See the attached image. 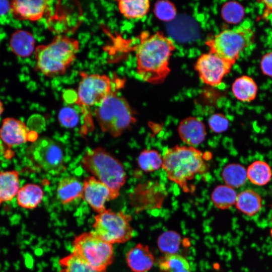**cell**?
Masks as SVG:
<instances>
[{
  "instance_id": "27",
  "label": "cell",
  "mask_w": 272,
  "mask_h": 272,
  "mask_svg": "<svg viewBox=\"0 0 272 272\" xmlns=\"http://www.w3.org/2000/svg\"><path fill=\"white\" fill-rule=\"evenodd\" d=\"M221 175L225 184L233 188L242 186L247 179L246 169L238 163H231L225 166Z\"/></svg>"
},
{
  "instance_id": "13",
  "label": "cell",
  "mask_w": 272,
  "mask_h": 272,
  "mask_svg": "<svg viewBox=\"0 0 272 272\" xmlns=\"http://www.w3.org/2000/svg\"><path fill=\"white\" fill-rule=\"evenodd\" d=\"M38 134L30 130L26 124L19 119L7 117L3 119L0 127V139L9 148L27 142H34Z\"/></svg>"
},
{
  "instance_id": "12",
  "label": "cell",
  "mask_w": 272,
  "mask_h": 272,
  "mask_svg": "<svg viewBox=\"0 0 272 272\" xmlns=\"http://www.w3.org/2000/svg\"><path fill=\"white\" fill-rule=\"evenodd\" d=\"M233 65L209 52L202 54L198 57L195 64V69L203 83L211 86H217L230 72Z\"/></svg>"
},
{
  "instance_id": "15",
  "label": "cell",
  "mask_w": 272,
  "mask_h": 272,
  "mask_svg": "<svg viewBox=\"0 0 272 272\" xmlns=\"http://www.w3.org/2000/svg\"><path fill=\"white\" fill-rule=\"evenodd\" d=\"M50 3L44 0H15L11 2V11L19 20L35 21L47 13Z\"/></svg>"
},
{
  "instance_id": "19",
  "label": "cell",
  "mask_w": 272,
  "mask_h": 272,
  "mask_svg": "<svg viewBox=\"0 0 272 272\" xmlns=\"http://www.w3.org/2000/svg\"><path fill=\"white\" fill-rule=\"evenodd\" d=\"M235 206L240 213L252 217L257 215L261 209L262 199L257 192L247 189L238 194Z\"/></svg>"
},
{
  "instance_id": "40",
  "label": "cell",
  "mask_w": 272,
  "mask_h": 272,
  "mask_svg": "<svg viewBox=\"0 0 272 272\" xmlns=\"http://www.w3.org/2000/svg\"><path fill=\"white\" fill-rule=\"evenodd\" d=\"M4 109V106H3V104L1 102V101L0 100V116L2 114V113L3 112Z\"/></svg>"
},
{
  "instance_id": "34",
  "label": "cell",
  "mask_w": 272,
  "mask_h": 272,
  "mask_svg": "<svg viewBox=\"0 0 272 272\" xmlns=\"http://www.w3.org/2000/svg\"><path fill=\"white\" fill-rule=\"evenodd\" d=\"M208 125L213 132L221 133L227 130L229 121L225 115L217 113L210 116L208 120Z\"/></svg>"
},
{
  "instance_id": "37",
  "label": "cell",
  "mask_w": 272,
  "mask_h": 272,
  "mask_svg": "<svg viewBox=\"0 0 272 272\" xmlns=\"http://www.w3.org/2000/svg\"><path fill=\"white\" fill-rule=\"evenodd\" d=\"M11 11V3L7 1H0V16Z\"/></svg>"
},
{
  "instance_id": "28",
  "label": "cell",
  "mask_w": 272,
  "mask_h": 272,
  "mask_svg": "<svg viewBox=\"0 0 272 272\" xmlns=\"http://www.w3.org/2000/svg\"><path fill=\"white\" fill-rule=\"evenodd\" d=\"M161 272H191L188 260L178 253L164 254L159 261Z\"/></svg>"
},
{
  "instance_id": "7",
  "label": "cell",
  "mask_w": 272,
  "mask_h": 272,
  "mask_svg": "<svg viewBox=\"0 0 272 272\" xmlns=\"http://www.w3.org/2000/svg\"><path fill=\"white\" fill-rule=\"evenodd\" d=\"M73 247V253L97 270H106L113 261L112 244L103 240L94 231L76 236Z\"/></svg>"
},
{
  "instance_id": "22",
  "label": "cell",
  "mask_w": 272,
  "mask_h": 272,
  "mask_svg": "<svg viewBox=\"0 0 272 272\" xmlns=\"http://www.w3.org/2000/svg\"><path fill=\"white\" fill-rule=\"evenodd\" d=\"M19 185L17 171H0V205L13 199L18 193Z\"/></svg>"
},
{
  "instance_id": "30",
  "label": "cell",
  "mask_w": 272,
  "mask_h": 272,
  "mask_svg": "<svg viewBox=\"0 0 272 272\" xmlns=\"http://www.w3.org/2000/svg\"><path fill=\"white\" fill-rule=\"evenodd\" d=\"M139 167L145 172H152L162 168L163 157L159 152L154 149H145L138 158Z\"/></svg>"
},
{
  "instance_id": "29",
  "label": "cell",
  "mask_w": 272,
  "mask_h": 272,
  "mask_svg": "<svg viewBox=\"0 0 272 272\" xmlns=\"http://www.w3.org/2000/svg\"><path fill=\"white\" fill-rule=\"evenodd\" d=\"M58 263L59 272H106V270H99L93 268L73 252L60 258Z\"/></svg>"
},
{
  "instance_id": "16",
  "label": "cell",
  "mask_w": 272,
  "mask_h": 272,
  "mask_svg": "<svg viewBox=\"0 0 272 272\" xmlns=\"http://www.w3.org/2000/svg\"><path fill=\"white\" fill-rule=\"evenodd\" d=\"M181 140L189 146L194 147L201 144L207 134L203 122L194 116H189L182 119L177 128Z\"/></svg>"
},
{
  "instance_id": "21",
  "label": "cell",
  "mask_w": 272,
  "mask_h": 272,
  "mask_svg": "<svg viewBox=\"0 0 272 272\" xmlns=\"http://www.w3.org/2000/svg\"><path fill=\"white\" fill-rule=\"evenodd\" d=\"M44 195L42 188L38 184L28 183L19 189L17 194L18 205L26 209H34L41 202Z\"/></svg>"
},
{
  "instance_id": "17",
  "label": "cell",
  "mask_w": 272,
  "mask_h": 272,
  "mask_svg": "<svg viewBox=\"0 0 272 272\" xmlns=\"http://www.w3.org/2000/svg\"><path fill=\"white\" fill-rule=\"evenodd\" d=\"M128 266L133 272H147L153 267L155 257L148 245L137 244L126 254Z\"/></svg>"
},
{
  "instance_id": "9",
  "label": "cell",
  "mask_w": 272,
  "mask_h": 272,
  "mask_svg": "<svg viewBox=\"0 0 272 272\" xmlns=\"http://www.w3.org/2000/svg\"><path fill=\"white\" fill-rule=\"evenodd\" d=\"M77 99L75 102L80 108L86 123L92 122L90 108L97 106L114 90L110 78L105 75L80 74Z\"/></svg>"
},
{
  "instance_id": "36",
  "label": "cell",
  "mask_w": 272,
  "mask_h": 272,
  "mask_svg": "<svg viewBox=\"0 0 272 272\" xmlns=\"http://www.w3.org/2000/svg\"><path fill=\"white\" fill-rule=\"evenodd\" d=\"M260 64L262 73L272 78V51L266 53L262 56Z\"/></svg>"
},
{
  "instance_id": "5",
  "label": "cell",
  "mask_w": 272,
  "mask_h": 272,
  "mask_svg": "<svg viewBox=\"0 0 272 272\" xmlns=\"http://www.w3.org/2000/svg\"><path fill=\"white\" fill-rule=\"evenodd\" d=\"M94 113L101 130L113 138L120 137L137 122L128 102L114 90L96 106Z\"/></svg>"
},
{
  "instance_id": "24",
  "label": "cell",
  "mask_w": 272,
  "mask_h": 272,
  "mask_svg": "<svg viewBox=\"0 0 272 272\" xmlns=\"http://www.w3.org/2000/svg\"><path fill=\"white\" fill-rule=\"evenodd\" d=\"M238 194L234 188L226 184L217 186L211 193V199L218 209H230L235 205Z\"/></svg>"
},
{
  "instance_id": "4",
  "label": "cell",
  "mask_w": 272,
  "mask_h": 272,
  "mask_svg": "<svg viewBox=\"0 0 272 272\" xmlns=\"http://www.w3.org/2000/svg\"><path fill=\"white\" fill-rule=\"evenodd\" d=\"M82 167L106 185L116 198L124 185L127 175L122 164L106 149L97 147L89 149L83 155Z\"/></svg>"
},
{
  "instance_id": "38",
  "label": "cell",
  "mask_w": 272,
  "mask_h": 272,
  "mask_svg": "<svg viewBox=\"0 0 272 272\" xmlns=\"http://www.w3.org/2000/svg\"><path fill=\"white\" fill-rule=\"evenodd\" d=\"M261 2L264 4L268 12H272V0L262 1Z\"/></svg>"
},
{
  "instance_id": "6",
  "label": "cell",
  "mask_w": 272,
  "mask_h": 272,
  "mask_svg": "<svg viewBox=\"0 0 272 272\" xmlns=\"http://www.w3.org/2000/svg\"><path fill=\"white\" fill-rule=\"evenodd\" d=\"M253 31L249 27L238 26L226 29L207 40L206 45L209 52L234 64L240 52L253 44Z\"/></svg>"
},
{
  "instance_id": "39",
  "label": "cell",
  "mask_w": 272,
  "mask_h": 272,
  "mask_svg": "<svg viewBox=\"0 0 272 272\" xmlns=\"http://www.w3.org/2000/svg\"><path fill=\"white\" fill-rule=\"evenodd\" d=\"M270 222L271 225V228L270 229L269 233H270V236L271 239L272 240V213L270 214Z\"/></svg>"
},
{
  "instance_id": "10",
  "label": "cell",
  "mask_w": 272,
  "mask_h": 272,
  "mask_svg": "<svg viewBox=\"0 0 272 272\" xmlns=\"http://www.w3.org/2000/svg\"><path fill=\"white\" fill-rule=\"evenodd\" d=\"M26 153L31 162L46 173L59 174L65 168L62 146L50 138H38L27 148Z\"/></svg>"
},
{
  "instance_id": "20",
  "label": "cell",
  "mask_w": 272,
  "mask_h": 272,
  "mask_svg": "<svg viewBox=\"0 0 272 272\" xmlns=\"http://www.w3.org/2000/svg\"><path fill=\"white\" fill-rule=\"evenodd\" d=\"M35 44L33 35L23 30L15 31L10 39V46L12 51L15 55L21 57L30 56L34 50Z\"/></svg>"
},
{
  "instance_id": "3",
  "label": "cell",
  "mask_w": 272,
  "mask_h": 272,
  "mask_svg": "<svg viewBox=\"0 0 272 272\" xmlns=\"http://www.w3.org/2000/svg\"><path fill=\"white\" fill-rule=\"evenodd\" d=\"M79 48L77 39L58 35L49 43L35 48L37 69L49 78L63 75L76 59Z\"/></svg>"
},
{
  "instance_id": "23",
  "label": "cell",
  "mask_w": 272,
  "mask_h": 272,
  "mask_svg": "<svg viewBox=\"0 0 272 272\" xmlns=\"http://www.w3.org/2000/svg\"><path fill=\"white\" fill-rule=\"evenodd\" d=\"M257 90V85L254 80L246 75L237 78L232 85L233 95L237 99L243 102L254 100Z\"/></svg>"
},
{
  "instance_id": "2",
  "label": "cell",
  "mask_w": 272,
  "mask_h": 272,
  "mask_svg": "<svg viewBox=\"0 0 272 272\" xmlns=\"http://www.w3.org/2000/svg\"><path fill=\"white\" fill-rule=\"evenodd\" d=\"M162 157V168L167 178L185 192H192L194 188L190 181L209 169L203 153L194 147L176 145L168 148Z\"/></svg>"
},
{
  "instance_id": "26",
  "label": "cell",
  "mask_w": 272,
  "mask_h": 272,
  "mask_svg": "<svg viewBox=\"0 0 272 272\" xmlns=\"http://www.w3.org/2000/svg\"><path fill=\"white\" fill-rule=\"evenodd\" d=\"M117 3L120 13L127 19L142 18L150 9V2L148 0H120Z\"/></svg>"
},
{
  "instance_id": "8",
  "label": "cell",
  "mask_w": 272,
  "mask_h": 272,
  "mask_svg": "<svg viewBox=\"0 0 272 272\" xmlns=\"http://www.w3.org/2000/svg\"><path fill=\"white\" fill-rule=\"evenodd\" d=\"M131 220V216L123 211L106 209L94 217L93 228L104 241L111 244L124 243L133 235Z\"/></svg>"
},
{
  "instance_id": "25",
  "label": "cell",
  "mask_w": 272,
  "mask_h": 272,
  "mask_svg": "<svg viewBox=\"0 0 272 272\" xmlns=\"http://www.w3.org/2000/svg\"><path fill=\"white\" fill-rule=\"evenodd\" d=\"M246 170L247 179L254 185L264 186L271 179V168L264 161H254L248 166Z\"/></svg>"
},
{
  "instance_id": "14",
  "label": "cell",
  "mask_w": 272,
  "mask_h": 272,
  "mask_svg": "<svg viewBox=\"0 0 272 272\" xmlns=\"http://www.w3.org/2000/svg\"><path fill=\"white\" fill-rule=\"evenodd\" d=\"M82 198L97 214L106 209V201L116 198L110 188L93 176L83 181Z\"/></svg>"
},
{
  "instance_id": "11",
  "label": "cell",
  "mask_w": 272,
  "mask_h": 272,
  "mask_svg": "<svg viewBox=\"0 0 272 272\" xmlns=\"http://www.w3.org/2000/svg\"><path fill=\"white\" fill-rule=\"evenodd\" d=\"M167 191L158 181H148L138 184L129 194L131 206L137 213L161 208Z\"/></svg>"
},
{
  "instance_id": "32",
  "label": "cell",
  "mask_w": 272,
  "mask_h": 272,
  "mask_svg": "<svg viewBox=\"0 0 272 272\" xmlns=\"http://www.w3.org/2000/svg\"><path fill=\"white\" fill-rule=\"evenodd\" d=\"M179 242L180 237L178 234L172 231L167 232L159 237L158 246L165 254L177 253Z\"/></svg>"
},
{
  "instance_id": "35",
  "label": "cell",
  "mask_w": 272,
  "mask_h": 272,
  "mask_svg": "<svg viewBox=\"0 0 272 272\" xmlns=\"http://www.w3.org/2000/svg\"><path fill=\"white\" fill-rule=\"evenodd\" d=\"M59 122L66 127H73L79 121V116L77 112L72 108L66 107L63 108L58 115Z\"/></svg>"
},
{
  "instance_id": "18",
  "label": "cell",
  "mask_w": 272,
  "mask_h": 272,
  "mask_svg": "<svg viewBox=\"0 0 272 272\" xmlns=\"http://www.w3.org/2000/svg\"><path fill=\"white\" fill-rule=\"evenodd\" d=\"M83 193V183L73 176L60 179L56 188V197L63 205L82 197Z\"/></svg>"
},
{
  "instance_id": "33",
  "label": "cell",
  "mask_w": 272,
  "mask_h": 272,
  "mask_svg": "<svg viewBox=\"0 0 272 272\" xmlns=\"http://www.w3.org/2000/svg\"><path fill=\"white\" fill-rule=\"evenodd\" d=\"M154 12L160 20L169 22L174 19L176 9L174 5L168 1H159L155 4Z\"/></svg>"
},
{
  "instance_id": "31",
  "label": "cell",
  "mask_w": 272,
  "mask_h": 272,
  "mask_svg": "<svg viewBox=\"0 0 272 272\" xmlns=\"http://www.w3.org/2000/svg\"><path fill=\"white\" fill-rule=\"evenodd\" d=\"M221 13L225 21L231 24H237L244 18L245 10L238 2L229 1L223 5Z\"/></svg>"
},
{
  "instance_id": "1",
  "label": "cell",
  "mask_w": 272,
  "mask_h": 272,
  "mask_svg": "<svg viewBox=\"0 0 272 272\" xmlns=\"http://www.w3.org/2000/svg\"><path fill=\"white\" fill-rule=\"evenodd\" d=\"M175 49L173 41L163 33L143 32L135 50L139 78L152 84L162 83L170 72L169 60Z\"/></svg>"
}]
</instances>
